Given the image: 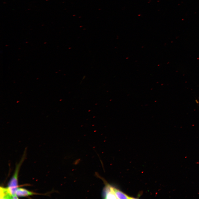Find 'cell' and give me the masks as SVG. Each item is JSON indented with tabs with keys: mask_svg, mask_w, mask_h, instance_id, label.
<instances>
[{
	"mask_svg": "<svg viewBox=\"0 0 199 199\" xmlns=\"http://www.w3.org/2000/svg\"><path fill=\"white\" fill-rule=\"evenodd\" d=\"M114 189L116 196L118 199H133L135 198L131 197L123 193L122 191L114 187Z\"/></svg>",
	"mask_w": 199,
	"mask_h": 199,
	"instance_id": "5",
	"label": "cell"
},
{
	"mask_svg": "<svg viewBox=\"0 0 199 199\" xmlns=\"http://www.w3.org/2000/svg\"><path fill=\"white\" fill-rule=\"evenodd\" d=\"M20 162L17 166L15 171L8 184V188L10 192L14 196H16L15 191L18 188V174L21 164Z\"/></svg>",
	"mask_w": 199,
	"mask_h": 199,
	"instance_id": "1",
	"label": "cell"
},
{
	"mask_svg": "<svg viewBox=\"0 0 199 199\" xmlns=\"http://www.w3.org/2000/svg\"><path fill=\"white\" fill-rule=\"evenodd\" d=\"M35 193L25 189L18 188L15 191V194L18 197H24L35 194Z\"/></svg>",
	"mask_w": 199,
	"mask_h": 199,
	"instance_id": "4",
	"label": "cell"
},
{
	"mask_svg": "<svg viewBox=\"0 0 199 199\" xmlns=\"http://www.w3.org/2000/svg\"><path fill=\"white\" fill-rule=\"evenodd\" d=\"M102 179L105 185L103 191V198L106 199H118L115 193L114 187L108 184L104 179Z\"/></svg>",
	"mask_w": 199,
	"mask_h": 199,
	"instance_id": "2",
	"label": "cell"
},
{
	"mask_svg": "<svg viewBox=\"0 0 199 199\" xmlns=\"http://www.w3.org/2000/svg\"><path fill=\"white\" fill-rule=\"evenodd\" d=\"M1 199H16L18 198L17 196H14L11 194L7 188H6L1 187Z\"/></svg>",
	"mask_w": 199,
	"mask_h": 199,
	"instance_id": "3",
	"label": "cell"
}]
</instances>
